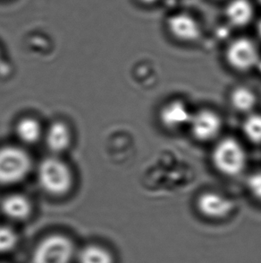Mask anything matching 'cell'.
Instances as JSON below:
<instances>
[{
    "mask_svg": "<svg viewBox=\"0 0 261 263\" xmlns=\"http://www.w3.org/2000/svg\"><path fill=\"white\" fill-rule=\"evenodd\" d=\"M166 25L171 37L181 43H197L202 35L200 22L187 13H177L170 15Z\"/></svg>",
    "mask_w": 261,
    "mask_h": 263,
    "instance_id": "cell-7",
    "label": "cell"
},
{
    "mask_svg": "<svg viewBox=\"0 0 261 263\" xmlns=\"http://www.w3.org/2000/svg\"><path fill=\"white\" fill-rule=\"evenodd\" d=\"M74 246L63 235H54L43 239L32 255L33 263H70Z\"/></svg>",
    "mask_w": 261,
    "mask_h": 263,
    "instance_id": "cell-5",
    "label": "cell"
},
{
    "mask_svg": "<svg viewBox=\"0 0 261 263\" xmlns=\"http://www.w3.org/2000/svg\"><path fill=\"white\" fill-rule=\"evenodd\" d=\"M2 210L7 217L14 220H21L30 215L31 204L24 196H8L2 202Z\"/></svg>",
    "mask_w": 261,
    "mask_h": 263,
    "instance_id": "cell-13",
    "label": "cell"
},
{
    "mask_svg": "<svg viewBox=\"0 0 261 263\" xmlns=\"http://www.w3.org/2000/svg\"><path fill=\"white\" fill-rule=\"evenodd\" d=\"M257 33H258V37L261 40V18L258 20V24H257Z\"/></svg>",
    "mask_w": 261,
    "mask_h": 263,
    "instance_id": "cell-19",
    "label": "cell"
},
{
    "mask_svg": "<svg viewBox=\"0 0 261 263\" xmlns=\"http://www.w3.org/2000/svg\"><path fill=\"white\" fill-rule=\"evenodd\" d=\"M71 141L70 132L67 125L57 121L47 132L46 142L51 151L59 153L67 149Z\"/></svg>",
    "mask_w": 261,
    "mask_h": 263,
    "instance_id": "cell-12",
    "label": "cell"
},
{
    "mask_svg": "<svg viewBox=\"0 0 261 263\" xmlns=\"http://www.w3.org/2000/svg\"><path fill=\"white\" fill-rule=\"evenodd\" d=\"M230 103L234 110L242 114H251L258 104V96L252 89L237 86L230 93Z\"/></svg>",
    "mask_w": 261,
    "mask_h": 263,
    "instance_id": "cell-11",
    "label": "cell"
},
{
    "mask_svg": "<svg viewBox=\"0 0 261 263\" xmlns=\"http://www.w3.org/2000/svg\"><path fill=\"white\" fill-rule=\"evenodd\" d=\"M246 187L251 197L261 203V171L255 172L248 177Z\"/></svg>",
    "mask_w": 261,
    "mask_h": 263,
    "instance_id": "cell-18",
    "label": "cell"
},
{
    "mask_svg": "<svg viewBox=\"0 0 261 263\" xmlns=\"http://www.w3.org/2000/svg\"><path fill=\"white\" fill-rule=\"evenodd\" d=\"M258 68V69H259V70H260L261 72V60L260 61H259V63H258V68Z\"/></svg>",
    "mask_w": 261,
    "mask_h": 263,
    "instance_id": "cell-21",
    "label": "cell"
},
{
    "mask_svg": "<svg viewBox=\"0 0 261 263\" xmlns=\"http://www.w3.org/2000/svg\"><path fill=\"white\" fill-rule=\"evenodd\" d=\"M257 2L261 6V0H257Z\"/></svg>",
    "mask_w": 261,
    "mask_h": 263,
    "instance_id": "cell-22",
    "label": "cell"
},
{
    "mask_svg": "<svg viewBox=\"0 0 261 263\" xmlns=\"http://www.w3.org/2000/svg\"><path fill=\"white\" fill-rule=\"evenodd\" d=\"M254 16V6L251 0H228L226 4L225 17L234 28L246 27Z\"/></svg>",
    "mask_w": 261,
    "mask_h": 263,
    "instance_id": "cell-10",
    "label": "cell"
},
{
    "mask_svg": "<svg viewBox=\"0 0 261 263\" xmlns=\"http://www.w3.org/2000/svg\"><path fill=\"white\" fill-rule=\"evenodd\" d=\"M189 128L191 135L199 142L215 140L222 132L223 120L215 110L202 109L192 114Z\"/></svg>",
    "mask_w": 261,
    "mask_h": 263,
    "instance_id": "cell-6",
    "label": "cell"
},
{
    "mask_svg": "<svg viewBox=\"0 0 261 263\" xmlns=\"http://www.w3.org/2000/svg\"><path fill=\"white\" fill-rule=\"evenodd\" d=\"M31 169V160L25 151L8 146L0 149V184L21 181Z\"/></svg>",
    "mask_w": 261,
    "mask_h": 263,
    "instance_id": "cell-4",
    "label": "cell"
},
{
    "mask_svg": "<svg viewBox=\"0 0 261 263\" xmlns=\"http://www.w3.org/2000/svg\"><path fill=\"white\" fill-rule=\"evenodd\" d=\"M18 138L26 144H32L39 140L41 135V128L39 122L31 118H26L21 121L16 127Z\"/></svg>",
    "mask_w": 261,
    "mask_h": 263,
    "instance_id": "cell-14",
    "label": "cell"
},
{
    "mask_svg": "<svg viewBox=\"0 0 261 263\" xmlns=\"http://www.w3.org/2000/svg\"><path fill=\"white\" fill-rule=\"evenodd\" d=\"M141 3L147 4V5H151V4H154L157 2V1H159V0H140Z\"/></svg>",
    "mask_w": 261,
    "mask_h": 263,
    "instance_id": "cell-20",
    "label": "cell"
},
{
    "mask_svg": "<svg viewBox=\"0 0 261 263\" xmlns=\"http://www.w3.org/2000/svg\"><path fill=\"white\" fill-rule=\"evenodd\" d=\"M211 162L219 174L226 177H236L246 169L247 153L240 141L232 137H226L214 146Z\"/></svg>",
    "mask_w": 261,
    "mask_h": 263,
    "instance_id": "cell-1",
    "label": "cell"
},
{
    "mask_svg": "<svg viewBox=\"0 0 261 263\" xmlns=\"http://www.w3.org/2000/svg\"><path fill=\"white\" fill-rule=\"evenodd\" d=\"M79 263H113L110 253L102 247L91 246L84 247L79 255Z\"/></svg>",
    "mask_w": 261,
    "mask_h": 263,
    "instance_id": "cell-16",
    "label": "cell"
},
{
    "mask_svg": "<svg viewBox=\"0 0 261 263\" xmlns=\"http://www.w3.org/2000/svg\"><path fill=\"white\" fill-rule=\"evenodd\" d=\"M196 208L203 217L212 220H221L233 213L234 202L222 193L208 191L198 196Z\"/></svg>",
    "mask_w": 261,
    "mask_h": 263,
    "instance_id": "cell-8",
    "label": "cell"
},
{
    "mask_svg": "<svg viewBox=\"0 0 261 263\" xmlns=\"http://www.w3.org/2000/svg\"><path fill=\"white\" fill-rule=\"evenodd\" d=\"M244 137L252 144H261V114H249L243 123Z\"/></svg>",
    "mask_w": 261,
    "mask_h": 263,
    "instance_id": "cell-15",
    "label": "cell"
},
{
    "mask_svg": "<svg viewBox=\"0 0 261 263\" xmlns=\"http://www.w3.org/2000/svg\"><path fill=\"white\" fill-rule=\"evenodd\" d=\"M226 63L241 73L258 68L261 57L257 44L247 37H239L227 45L225 52Z\"/></svg>",
    "mask_w": 261,
    "mask_h": 263,
    "instance_id": "cell-3",
    "label": "cell"
},
{
    "mask_svg": "<svg viewBox=\"0 0 261 263\" xmlns=\"http://www.w3.org/2000/svg\"><path fill=\"white\" fill-rule=\"evenodd\" d=\"M39 184L51 195L66 194L72 186V175L64 162L50 157L41 162L38 171Z\"/></svg>",
    "mask_w": 261,
    "mask_h": 263,
    "instance_id": "cell-2",
    "label": "cell"
},
{
    "mask_svg": "<svg viewBox=\"0 0 261 263\" xmlns=\"http://www.w3.org/2000/svg\"><path fill=\"white\" fill-rule=\"evenodd\" d=\"M17 243V235L7 227H0V253L10 252Z\"/></svg>",
    "mask_w": 261,
    "mask_h": 263,
    "instance_id": "cell-17",
    "label": "cell"
},
{
    "mask_svg": "<svg viewBox=\"0 0 261 263\" xmlns=\"http://www.w3.org/2000/svg\"><path fill=\"white\" fill-rule=\"evenodd\" d=\"M192 114L184 102L173 100L161 108L159 120L166 129L176 132L189 126Z\"/></svg>",
    "mask_w": 261,
    "mask_h": 263,
    "instance_id": "cell-9",
    "label": "cell"
}]
</instances>
